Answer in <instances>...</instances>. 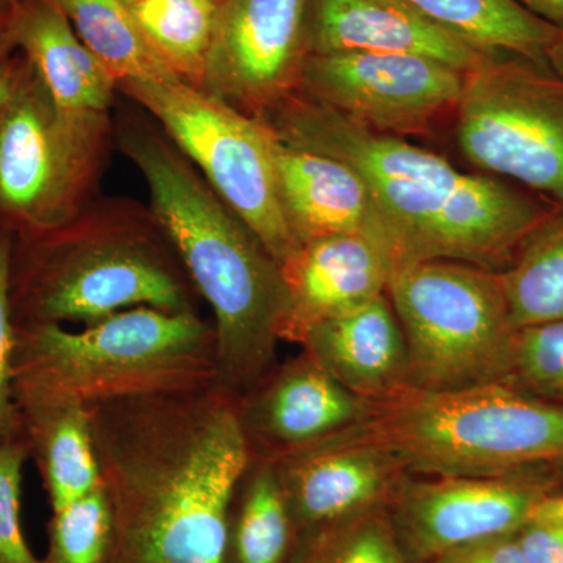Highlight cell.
<instances>
[{"instance_id":"cell-6","label":"cell","mask_w":563,"mask_h":563,"mask_svg":"<svg viewBox=\"0 0 563 563\" xmlns=\"http://www.w3.org/2000/svg\"><path fill=\"white\" fill-rule=\"evenodd\" d=\"M213 322L199 312L133 307L69 331L16 325L13 383L90 404L217 383Z\"/></svg>"},{"instance_id":"cell-28","label":"cell","mask_w":563,"mask_h":563,"mask_svg":"<svg viewBox=\"0 0 563 563\" xmlns=\"http://www.w3.org/2000/svg\"><path fill=\"white\" fill-rule=\"evenodd\" d=\"M114 528L102 485L69 506L52 510L41 563H111Z\"/></svg>"},{"instance_id":"cell-4","label":"cell","mask_w":563,"mask_h":563,"mask_svg":"<svg viewBox=\"0 0 563 563\" xmlns=\"http://www.w3.org/2000/svg\"><path fill=\"white\" fill-rule=\"evenodd\" d=\"M10 296L14 325L199 312L201 301L151 206L101 196L57 228L14 232Z\"/></svg>"},{"instance_id":"cell-10","label":"cell","mask_w":563,"mask_h":563,"mask_svg":"<svg viewBox=\"0 0 563 563\" xmlns=\"http://www.w3.org/2000/svg\"><path fill=\"white\" fill-rule=\"evenodd\" d=\"M453 120L459 151L479 173L563 207V73L490 55L465 73Z\"/></svg>"},{"instance_id":"cell-36","label":"cell","mask_w":563,"mask_h":563,"mask_svg":"<svg viewBox=\"0 0 563 563\" xmlns=\"http://www.w3.org/2000/svg\"><path fill=\"white\" fill-rule=\"evenodd\" d=\"M533 517L563 520V493H561V495L547 496V498L540 503V506L537 507Z\"/></svg>"},{"instance_id":"cell-35","label":"cell","mask_w":563,"mask_h":563,"mask_svg":"<svg viewBox=\"0 0 563 563\" xmlns=\"http://www.w3.org/2000/svg\"><path fill=\"white\" fill-rule=\"evenodd\" d=\"M537 18L563 31V0H517Z\"/></svg>"},{"instance_id":"cell-12","label":"cell","mask_w":563,"mask_h":563,"mask_svg":"<svg viewBox=\"0 0 563 563\" xmlns=\"http://www.w3.org/2000/svg\"><path fill=\"white\" fill-rule=\"evenodd\" d=\"M547 496V485L523 474H406L387 509L407 561L428 563L463 544L517 532Z\"/></svg>"},{"instance_id":"cell-9","label":"cell","mask_w":563,"mask_h":563,"mask_svg":"<svg viewBox=\"0 0 563 563\" xmlns=\"http://www.w3.org/2000/svg\"><path fill=\"white\" fill-rule=\"evenodd\" d=\"M280 263L298 250L282 211L273 132L255 118L180 80L118 84Z\"/></svg>"},{"instance_id":"cell-7","label":"cell","mask_w":563,"mask_h":563,"mask_svg":"<svg viewBox=\"0 0 563 563\" xmlns=\"http://www.w3.org/2000/svg\"><path fill=\"white\" fill-rule=\"evenodd\" d=\"M387 296L410 357V387L453 390L503 383L515 329L498 272L422 261L391 272Z\"/></svg>"},{"instance_id":"cell-38","label":"cell","mask_w":563,"mask_h":563,"mask_svg":"<svg viewBox=\"0 0 563 563\" xmlns=\"http://www.w3.org/2000/svg\"><path fill=\"white\" fill-rule=\"evenodd\" d=\"M121 2L124 3V5L132 7L135 5V3L141 2V0H121Z\"/></svg>"},{"instance_id":"cell-27","label":"cell","mask_w":563,"mask_h":563,"mask_svg":"<svg viewBox=\"0 0 563 563\" xmlns=\"http://www.w3.org/2000/svg\"><path fill=\"white\" fill-rule=\"evenodd\" d=\"M295 563H409L387 507L309 533L299 540Z\"/></svg>"},{"instance_id":"cell-14","label":"cell","mask_w":563,"mask_h":563,"mask_svg":"<svg viewBox=\"0 0 563 563\" xmlns=\"http://www.w3.org/2000/svg\"><path fill=\"white\" fill-rule=\"evenodd\" d=\"M299 540L388 507L406 473L390 455L350 432L274 457Z\"/></svg>"},{"instance_id":"cell-37","label":"cell","mask_w":563,"mask_h":563,"mask_svg":"<svg viewBox=\"0 0 563 563\" xmlns=\"http://www.w3.org/2000/svg\"><path fill=\"white\" fill-rule=\"evenodd\" d=\"M20 2V0H0V13L3 11H9L14 3Z\"/></svg>"},{"instance_id":"cell-5","label":"cell","mask_w":563,"mask_h":563,"mask_svg":"<svg viewBox=\"0 0 563 563\" xmlns=\"http://www.w3.org/2000/svg\"><path fill=\"white\" fill-rule=\"evenodd\" d=\"M412 476L498 477L563 462V406L490 383L407 388L369 402L351 431Z\"/></svg>"},{"instance_id":"cell-1","label":"cell","mask_w":563,"mask_h":563,"mask_svg":"<svg viewBox=\"0 0 563 563\" xmlns=\"http://www.w3.org/2000/svg\"><path fill=\"white\" fill-rule=\"evenodd\" d=\"M239 401L213 383L87 406L111 563H222L233 490L254 455Z\"/></svg>"},{"instance_id":"cell-32","label":"cell","mask_w":563,"mask_h":563,"mask_svg":"<svg viewBox=\"0 0 563 563\" xmlns=\"http://www.w3.org/2000/svg\"><path fill=\"white\" fill-rule=\"evenodd\" d=\"M515 540L526 563H563V520L533 517Z\"/></svg>"},{"instance_id":"cell-19","label":"cell","mask_w":563,"mask_h":563,"mask_svg":"<svg viewBox=\"0 0 563 563\" xmlns=\"http://www.w3.org/2000/svg\"><path fill=\"white\" fill-rule=\"evenodd\" d=\"M299 346L365 401H383L412 385L409 347L387 292L313 325Z\"/></svg>"},{"instance_id":"cell-26","label":"cell","mask_w":563,"mask_h":563,"mask_svg":"<svg viewBox=\"0 0 563 563\" xmlns=\"http://www.w3.org/2000/svg\"><path fill=\"white\" fill-rule=\"evenodd\" d=\"M129 9L152 51L174 76L201 88L218 0H141Z\"/></svg>"},{"instance_id":"cell-11","label":"cell","mask_w":563,"mask_h":563,"mask_svg":"<svg viewBox=\"0 0 563 563\" xmlns=\"http://www.w3.org/2000/svg\"><path fill=\"white\" fill-rule=\"evenodd\" d=\"M465 73L418 55H307L298 92L384 135L431 132L454 118Z\"/></svg>"},{"instance_id":"cell-24","label":"cell","mask_w":563,"mask_h":563,"mask_svg":"<svg viewBox=\"0 0 563 563\" xmlns=\"http://www.w3.org/2000/svg\"><path fill=\"white\" fill-rule=\"evenodd\" d=\"M499 277L515 331L563 321V207L533 229Z\"/></svg>"},{"instance_id":"cell-22","label":"cell","mask_w":563,"mask_h":563,"mask_svg":"<svg viewBox=\"0 0 563 563\" xmlns=\"http://www.w3.org/2000/svg\"><path fill=\"white\" fill-rule=\"evenodd\" d=\"M415 10L487 54H507L563 73V31L517 0H406Z\"/></svg>"},{"instance_id":"cell-23","label":"cell","mask_w":563,"mask_h":563,"mask_svg":"<svg viewBox=\"0 0 563 563\" xmlns=\"http://www.w3.org/2000/svg\"><path fill=\"white\" fill-rule=\"evenodd\" d=\"M299 531L272 457L252 455L228 515L222 563H295Z\"/></svg>"},{"instance_id":"cell-8","label":"cell","mask_w":563,"mask_h":563,"mask_svg":"<svg viewBox=\"0 0 563 563\" xmlns=\"http://www.w3.org/2000/svg\"><path fill=\"white\" fill-rule=\"evenodd\" d=\"M113 120L58 111L21 54L0 110V220L14 232L57 228L99 196Z\"/></svg>"},{"instance_id":"cell-30","label":"cell","mask_w":563,"mask_h":563,"mask_svg":"<svg viewBox=\"0 0 563 563\" xmlns=\"http://www.w3.org/2000/svg\"><path fill=\"white\" fill-rule=\"evenodd\" d=\"M29 459L24 437L0 444V563H41L21 525L22 472Z\"/></svg>"},{"instance_id":"cell-18","label":"cell","mask_w":563,"mask_h":563,"mask_svg":"<svg viewBox=\"0 0 563 563\" xmlns=\"http://www.w3.org/2000/svg\"><path fill=\"white\" fill-rule=\"evenodd\" d=\"M273 157L282 211L298 246L342 233H365L385 247L372 191L352 166L288 146L274 133Z\"/></svg>"},{"instance_id":"cell-3","label":"cell","mask_w":563,"mask_h":563,"mask_svg":"<svg viewBox=\"0 0 563 563\" xmlns=\"http://www.w3.org/2000/svg\"><path fill=\"white\" fill-rule=\"evenodd\" d=\"M113 140L146 181L152 211L213 313L217 384L243 396L277 363L288 310L279 263L143 113H121Z\"/></svg>"},{"instance_id":"cell-33","label":"cell","mask_w":563,"mask_h":563,"mask_svg":"<svg viewBox=\"0 0 563 563\" xmlns=\"http://www.w3.org/2000/svg\"><path fill=\"white\" fill-rule=\"evenodd\" d=\"M428 563H526L515 533L454 548Z\"/></svg>"},{"instance_id":"cell-29","label":"cell","mask_w":563,"mask_h":563,"mask_svg":"<svg viewBox=\"0 0 563 563\" xmlns=\"http://www.w3.org/2000/svg\"><path fill=\"white\" fill-rule=\"evenodd\" d=\"M503 383L547 401H563V321L515 332Z\"/></svg>"},{"instance_id":"cell-31","label":"cell","mask_w":563,"mask_h":563,"mask_svg":"<svg viewBox=\"0 0 563 563\" xmlns=\"http://www.w3.org/2000/svg\"><path fill=\"white\" fill-rule=\"evenodd\" d=\"M14 231L0 220V444L22 439L20 410L13 395L16 325L10 296V263Z\"/></svg>"},{"instance_id":"cell-25","label":"cell","mask_w":563,"mask_h":563,"mask_svg":"<svg viewBox=\"0 0 563 563\" xmlns=\"http://www.w3.org/2000/svg\"><path fill=\"white\" fill-rule=\"evenodd\" d=\"M68 18L79 38L109 70L125 80H179L152 51L131 9L121 0H47Z\"/></svg>"},{"instance_id":"cell-17","label":"cell","mask_w":563,"mask_h":563,"mask_svg":"<svg viewBox=\"0 0 563 563\" xmlns=\"http://www.w3.org/2000/svg\"><path fill=\"white\" fill-rule=\"evenodd\" d=\"M280 273L288 301L280 340L299 344L313 325L385 295L391 263L373 236L342 233L301 244Z\"/></svg>"},{"instance_id":"cell-16","label":"cell","mask_w":563,"mask_h":563,"mask_svg":"<svg viewBox=\"0 0 563 563\" xmlns=\"http://www.w3.org/2000/svg\"><path fill=\"white\" fill-rule=\"evenodd\" d=\"M307 55H418L468 73L490 55L446 31L406 0H309Z\"/></svg>"},{"instance_id":"cell-2","label":"cell","mask_w":563,"mask_h":563,"mask_svg":"<svg viewBox=\"0 0 563 563\" xmlns=\"http://www.w3.org/2000/svg\"><path fill=\"white\" fill-rule=\"evenodd\" d=\"M258 121L282 143L339 158L361 174L383 222L391 272L422 261L503 272L558 207L501 177L463 173L435 152L369 131L301 92Z\"/></svg>"},{"instance_id":"cell-34","label":"cell","mask_w":563,"mask_h":563,"mask_svg":"<svg viewBox=\"0 0 563 563\" xmlns=\"http://www.w3.org/2000/svg\"><path fill=\"white\" fill-rule=\"evenodd\" d=\"M21 52L10 27V10L0 13V110L9 96Z\"/></svg>"},{"instance_id":"cell-21","label":"cell","mask_w":563,"mask_h":563,"mask_svg":"<svg viewBox=\"0 0 563 563\" xmlns=\"http://www.w3.org/2000/svg\"><path fill=\"white\" fill-rule=\"evenodd\" d=\"M13 395L22 437L51 509L69 506L101 487L88 407L27 384L13 383Z\"/></svg>"},{"instance_id":"cell-20","label":"cell","mask_w":563,"mask_h":563,"mask_svg":"<svg viewBox=\"0 0 563 563\" xmlns=\"http://www.w3.org/2000/svg\"><path fill=\"white\" fill-rule=\"evenodd\" d=\"M10 27L18 49L38 70L60 113L110 117L117 80L57 7L47 0H20L10 9Z\"/></svg>"},{"instance_id":"cell-13","label":"cell","mask_w":563,"mask_h":563,"mask_svg":"<svg viewBox=\"0 0 563 563\" xmlns=\"http://www.w3.org/2000/svg\"><path fill=\"white\" fill-rule=\"evenodd\" d=\"M309 0H218L201 90L262 118L301 84Z\"/></svg>"},{"instance_id":"cell-15","label":"cell","mask_w":563,"mask_h":563,"mask_svg":"<svg viewBox=\"0 0 563 563\" xmlns=\"http://www.w3.org/2000/svg\"><path fill=\"white\" fill-rule=\"evenodd\" d=\"M239 404L252 454L272 459L351 431L369 410L303 350L276 363Z\"/></svg>"}]
</instances>
